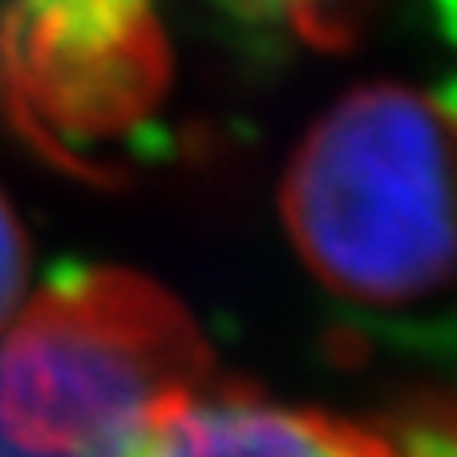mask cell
Masks as SVG:
<instances>
[{
  "label": "cell",
  "mask_w": 457,
  "mask_h": 457,
  "mask_svg": "<svg viewBox=\"0 0 457 457\" xmlns=\"http://www.w3.org/2000/svg\"><path fill=\"white\" fill-rule=\"evenodd\" d=\"M295 251L340 295L409 303L457 279V113L405 86L337 102L284 179Z\"/></svg>",
  "instance_id": "7a4b0ae2"
},
{
  "label": "cell",
  "mask_w": 457,
  "mask_h": 457,
  "mask_svg": "<svg viewBox=\"0 0 457 457\" xmlns=\"http://www.w3.org/2000/svg\"><path fill=\"white\" fill-rule=\"evenodd\" d=\"M259 21H276L312 45H340L377 0H231Z\"/></svg>",
  "instance_id": "5b68a950"
},
{
  "label": "cell",
  "mask_w": 457,
  "mask_h": 457,
  "mask_svg": "<svg viewBox=\"0 0 457 457\" xmlns=\"http://www.w3.org/2000/svg\"><path fill=\"white\" fill-rule=\"evenodd\" d=\"M29 300V239L0 195V328Z\"/></svg>",
  "instance_id": "8992f818"
},
{
  "label": "cell",
  "mask_w": 457,
  "mask_h": 457,
  "mask_svg": "<svg viewBox=\"0 0 457 457\" xmlns=\"http://www.w3.org/2000/svg\"><path fill=\"white\" fill-rule=\"evenodd\" d=\"M142 457H457V429L397 433L215 380L166 417Z\"/></svg>",
  "instance_id": "277c9868"
},
{
  "label": "cell",
  "mask_w": 457,
  "mask_h": 457,
  "mask_svg": "<svg viewBox=\"0 0 457 457\" xmlns=\"http://www.w3.org/2000/svg\"><path fill=\"white\" fill-rule=\"evenodd\" d=\"M207 385V340L170 292L134 271H73L0 328V457H142Z\"/></svg>",
  "instance_id": "6da1fadb"
},
{
  "label": "cell",
  "mask_w": 457,
  "mask_h": 457,
  "mask_svg": "<svg viewBox=\"0 0 457 457\" xmlns=\"http://www.w3.org/2000/svg\"><path fill=\"white\" fill-rule=\"evenodd\" d=\"M0 73L45 138L118 134L162 94L158 0H0Z\"/></svg>",
  "instance_id": "3957f363"
}]
</instances>
